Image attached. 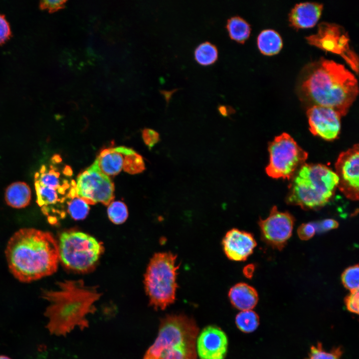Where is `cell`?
Returning <instances> with one entry per match:
<instances>
[{"label": "cell", "mask_w": 359, "mask_h": 359, "mask_svg": "<svg viewBox=\"0 0 359 359\" xmlns=\"http://www.w3.org/2000/svg\"><path fill=\"white\" fill-rule=\"evenodd\" d=\"M298 89L300 99L310 107H329L341 116L347 114L359 93L354 74L344 65L324 58L304 69Z\"/></svg>", "instance_id": "1"}, {"label": "cell", "mask_w": 359, "mask_h": 359, "mask_svg": "<svg viewBox=\"0 0 359 359\" xmlns=\"http://www.w3.org/2000/svg\"><path fill=\"white\" fill-rule=\"evenodd\" d=\"M199 328L185 315H169L161 320L158 337L143 359H196Z\"/></svg>", "instance_id": "5"}, {"label": "cell", "mask_w": 359, "mask_h": 359, "mask_svg": "<svg viewBox=\"0 0 359 359\" xmlns=\"http://www.w3.org/2000/svg\"><path fill=\"white\" fill-rule=\"evenodd\" d=\"M257 45L260 52L266 55L278 53L283 46L280 35L272 29H264L257 37Z\"/></svg>", "instance_id": "21"}, {"label": "cell", "mask_w": 359, "mask_h": 359, "mask_svg": "<svg viewBox=\"0 0 359 359\" xmlns=\"http://www.w3.org/2000/svg\"><path fill=\"white\" fill-rule=\"evenodd\" d=\"M253 269L254 267L252 265L247 266L246 268V270H244L245 275H247V277H248L249 276H251L252 275Z\"/></svg>", "instance_id": "38"}, {"label": "cell", "mask_w": 359, "mask_h": 359, "mask_svg": "<svg viewBox=\"0 0 359 359\" xmlns=\"http://www.w3.org/2000/svg\"><path fill=\"white\" fill-rule=\"evenodd\" d=\"M142 135L145 144L150 150L160 141L159 133L151 129H144Z\"/></svg>", "instance_id": "31"}, {"label": "cell", "mask_w": 359, "mask_h": 359, "mask_svg": "<svg viewBox=\"0 0 359 359\" xmlns=\"http://www.w3.org/2000/svg\"><path fill=\"white\" fill-rule=\"evenodd\" d=\"M323 5L315 2H303L296 4L289 14L291 25L297 28L314 26L319 20Z\"/></svg>", "instance_id": "16"}, {"label": "cell", "mask_w": 359, "mask_h": 359, "mask_svg": "<svg viewBox=\"0 0 359 359\" xmlns=\"http://www.w3.org/2000/svg\"><path fill=\"white\" fill-rule=\"evenodd\" d=\"M177 256L171 252L156 253L149 263L144 285L150 304L164 310L174 303L178 285Z\"/></svg>", "instance_id": "6"}, {"label": "cell", "mask_w": 359, "mask_h": 359, "mask_svg": "<svg viewBox=\"0 0 359 359\" xmlns=\"http://www.w3.org/2000/svg\"><path fill=\"white\" fill-rule=\"evenodd\" d=\"M290 180L286 202L305 210L324 206L334 195L338 184L335 172L320 164H304Z\"/></svg>", "instance_id": "4"}, {"label": "cell", "mask_w": 359, "mask_h": 359, "mask_svg": "<svg viewBox=\"0 0 359 359\" xmlns=\"http://www.w3.org/2000/svg\"><path fill=\"white\" fill-rule=\"evenodd\" d=\"M343 350L341 347L333 348L331 351H325L321 343L310 348L308 357L306 359H341Z\"/></svg>", "instance_id": "26"}, {"label": "cell", "mask_w": 359, "mask_h": 359, "mask_svg": "<svg viewBox=\"0 0 359 359\" xmlns=\"http://www.w3.org/2000/svg\"><path fill=\"white\" fill-rule=\"evenodd\" d=\"M217 109L220 115L224 117H229L235 112V110L233 108L228 106L220 105Z\"/></svg>", "instance_id": "37"}, {"label": "cell", "mask_w": 359, "mask_h": 359, "mask_svg": "<svg viewBox=\"0 0 359 359\" xmlns=\"http://www.w3.org/2000/svg\"><path fill=\"white\" fill-rule=\"evenodd\" d=\"M222 244L228 258L240 261L245 260L252 253L257 243L251 233L233 228L226 233Z\"/></svg>", "instance_id": "15"}, {"label": "cell", "mask_w": 359, "mask_h": 359, "mask_svg": "<svg viewBox=\"0 0 359 359\" xmlns=\"http://www.w3.org/2000/svg\"><path fill=\"white\" fill-rule=\"evenodd\" d=\"M194 57L198 63L203 65H209L217 60L218 50L213 44L209 41H205L196 47Z\"/></svg>", "instance_id": "23"}, {"label": "cell", "mask_w": 359, "mask_h": 359, "mask_svg": "<svg viewBox=\"0 0 359 359\" xmlns=\"http://www.w3.org/2000/svg\"><path fill=\"white\" fill-rule=\"evenodd\" d=\"M313 224L316 231L318 232L327 231L335 229L339 226V223L333 219H326Z\"/></svg>", "instance_id": "36"}, {"label": "cell", "mask_w": 359, "mask_h": 359, "mask_svg": "<svg viewBox=\"0 0 359 359\" xmlns=\"http://www.w3.org/2000/svg\"><path fill=\"white\" fill-rule=\"evenodd\" d=\"M42 296L49 303L44 312L46 328L51 335L65 336L75 328L83 330L89 327L87 316L95 313L94 303L101 294L82 281H66L57 290L45 291Z\"/></svg>", "instance_id": "3"}, {"label": "cell", "mask_w": 359, "mask_h": 359, "mask_svg": "<svg viewBox=\"0 0 359 359\" xmlns=\"http://www.w3.org/2000/svg\"><path fill=\"white\" fill-rule=\"evenodd\" d=\"M4 195L7 204L15 208L25 207L30 203L31 197L29 186L22 181L10 184L6 188Z\"/></svg>", "instance_id": "19"}, {"label": "cell", "mask_w": 359, "mask_h": 359, "mask_svg": "<svg viewBox=\"0 0 359 359\" xmlns=\"http://www.w3.org/2000/svg\"><path fill=\"white\" fill-rule=\"evenodd\" d=\"M35 189L37 194V202L41 207L44 214L49 219L52 211V205L58 202H62L64 199L59 197L58 193H63V190L55 189L42 186L35 182Z\"/></svg>", "instance_id": "20"}, {"label": "cell", "mask_w": 359, "mask_h": 359, "mask_svg": "<svg viewBox=\"0 0 359 359\" xmlns=\"http://www.w3.org/2000/svg\"><path fill=\"white\" fill-rule=\"evenodd\" d=\"M9 269L23 282L53 274L59 261L58 243L48 232L21 228L9 239L5 251Z\"/></svg>", "instance_id": "2"}, {"label": "cell", "mask_w": 359, "mask_h": 359, "mask_svg": "<svg viewBox=\"0 0 359 359\" xmlns=\"http://www.w3.org/2000/svg\"><path fill=\"white\" fill-rule=\"evenodd\" d=\"M65 0H46L40 1L39 7L41 9L47 10L49 12H53L62 8L64 6Z\"/></svg>", "instance_id": "35"}, {"label": "cell", "mask_w": 359, "mask_h": 359, "mask_svg": "<svg viewBox=\"0 0 359 359\" xmlns=\"http://www.w3.org/2000/svg\"><path fill=\"white\" fill-rule=\"evenodd\" d=\"M359 290L351 291L345 299L347 310L353 313L359 314Z\"/></svg>", "instance_id": "32"}, {"label": "cell", "mask_w": 359, "mask_h": 359, "mask_svg": "<svg viewBox=\"0 0 359 359\" xmlns=\"http://www.w3.org/2000/svg\"><path fill=\"white\" fill-rule=\"evenodd\" d=\"M269 162L265 169L268 176L290 180L305 163L308 153L288 133L276 137L268 145Z\"/></svg>", "instance_id": "8"}, {"label": "cell", "mask_w": 359, "mask_h": 359, "mask_svg": "<svg viewBox=\"0 0 359 359\" xmlns=\"http://www.w3.org/2000/svg\"><path fill=\"white\" fill-rule=\"evenodd\" d=\"M57 243L59 260L62 264L80 272L91 270L103 252L102 244L95 238L76 230L61 233Z\"/></svg>", "instance_id": "7"}, {"label": "cell", "mask_w": 359, "mask_h": 359, "mask_svg": "<svg viewBox=\"0 0 359 359\" xmlns=\"http://www.w3.org/2000/svg\"><path fill=\"white\" fill-rule=\"evenodd\" d=\"M135 152L125 147H118L103 150L95 162L102 173L105 175L115 176L123 169L125 157Z\"/></svg>", "instance_id": "17"}, {"label": "cell", "mask_w": 359, "mask_h": 359, "mask_svg": "<svg viewBox=\"0 0 359 359\" xmlns=\"http://www.w3.org/2000/svg\"><path fill=\"white\" fill-rule=\"evenodd\" d=\"M310 132L327 141L338 137L341 130V116L329 107L314 105L307 111Z\"/></svg>", "instance_id": "13"}, {"label": "cell", "mask_w": 359, "mask_h": 359, "mask_svg": "<svg viewBox=\"0 0 359 359\" xmlns=\"http://www.w3.org/2000/svg\"><path fill=\"white\" fill-rule=\"evenodd\" d=\"M306 38L309 43L342 56L353 70L358 72V56L350 48L349 35L342 26L322 22L318 25L317 33Z\"/></svg>", "instance_id": "9"}, {"label": "cell", "mask_w": 359, "mask_h": 359, "mask_svg": "<svg viewBox=\"0 0 359 359\" xmlns=\"http://www.w3.org/2000/svg\"><path fill=\"white\" fill-rule=\"evenodd\" d=\"M227 347L226 335L215 326L205 327L196 339V352L200 359H224Z\"/></svg>", "instance_id": "14"}, {"label": "cell", "mask_w": 359, "mask_h": 359, "mask_svg": "<svg viewBox=\"0 0 359 359\" xmlns=\"http://www.w3.org/2000/svg\"><path fill=\"white\" fill-rule=\"evenodd\" d=\"M76 191L77 195L88 204L100 202L108 205L114 198L113 182L95 162L78 177Z\"/></svg>", "instance_id": "10"}, {"label": "cell", "mask_w": 359, "mask_h": 359, "mask_svg": "<svg viewBox=\"0 0 359 359\" xmlns=\"http://www.w3.org/2000/svg\"><path fill=\"white\" fill-rule=\"evenodd\" d=\"M237 328L242 332L249 333L256 330L259 325V318L256 313L252 311H243L235 318Z\"/></svg>", "instance_id": "24"}, {"label": "cell", "mask_w": 359, "mask_h": 359, "mask_svg": "<svg viewBox=\"0 0 359 359\" xmlns=\"http://www.w3.org/2000/svg\"><path fill=\"white\" fill-rule=\"evenodd\" d=\"M341 279L344 287L350 291L359 290V267L358 264L347 268L343 272Z\"/></svg>", "instance_id": "30"}, {"label": "cell", "mask_w": 359, "mask_h": 359, "mask_svg": "<svg viewBox=\"0 0 359 359\" xmlns=\"http://www.w3.org/2000/svg\"><path fill=\"white\" fill-rule=\"evenodd\" d=\"M226 28L230 37L241 43L248 38L251 32L250 24L239 16H233L228 19Z\"/></svg>", "instance_id": "22"}, {"label": "cell", "mask_w": 359, "mask_h": 359, "mask_svg": "<svg viewBox=\"0 0 359 359\" xmlns=\"http://www.w3.org/2000/svg\"><path fill=\"white\" fill-rule=\"evenodd\" d=\"M228 297L232 305L241 311L251 310L258 301L256 290L245 283H239L232 286L229 291Z\"/></svg>", "instance_id": "18"}, {"label": "cell", "mask_w": 359, "mask_h": 359, "mask_svg": "<svg viewBox=\"0 0 359 359\" xmlns=\"http://www.w3.org/2000/svg\"><path fill=\"white\" fill-rule=\"evenodd\" d=\"M294 220L290 213L273 206L267 218L259 220L262 239L271 247L281 250L292 235Z\"/></svg>", "instance_id": "12"}, {"label": "cell", "mask_w": 359, "mask_h": 359, "mask_svg": "<svg viewBox=\"0 0 359 359\" xmlns=\"http://www.w3.org/2000/svg\"><path fill=\"white\" fill-rule=\"evenodd\" d=\"M9 24L5 16L0 13V45L4 43L11 36Z\"/></svg>", "instance_id": "34"}, {"label": "cell", "mask_w": 359, "mask_h": 359, "mask_svg": "<svg viewBox=\"0 0 359 359\" xmlns=\"http://www.w3.org/2000/svg\"><path fill=\"white\" fill-rule=\"evenodd\" d=\"M67 210L73 219L81 220L87 216L89 207L83 199L76 195L68 202Z\"/></svg>", "instance_id": "25"}, {"label": "cell", "mask_w": 359, "mask_h": 359, "mask_svg": "<svg viewBox=\"0 0 359 359\" xmlns=\"http://www.w3.org/2000/svg\"><path fill=\"white\" fill-rule=\"evenodd\" d=\"M359 144L342 152L335 163L338 188L349 199L358 200L359 195Z\"/></svg>", "instance_id": "11"}, {"label": "cell", "mask_w": 359, "mask_h": 359, "mask_svg": "<svg viewBox=\"0 0 359 359\" xmlns=\"http://www.w3.org/2000/svg\"><path fill=\"white\" fill-rule=\"evenodd\" d=\"M107 213L110 220L116 224L124 222L128 216L127 206L120 201L111 202L108 205Z\"/></svg>", "instance_id": "27"}, {"label": "cell", "mask_w": 359, "mask_h": 359, "mask_svg": "<svg viewBox=\"0 0 359 359\" xmlns=\"http://www.w3.org/2000/svg\"><path fill=\"white\" fill-rule=\"evenodd\" d=\"M315 232V227L312 223H303L297 230L299 237L303 240L310 239L314 235Z\"/></svg>", "instance_id": "33"}, {"label": "cell", "mask_w": 359, "mask_h": 359, "mask_svg": "<svg viewBox=\"0 0 359 359\" xmlns=\"http://www.w3.org/2000/svg\"><path fill=\"white\" fill-rule=\"evenodd\" d=\"M42 169L43 171H41L40 175H38L39 177L36 176L37 180L36 182L44 186L64 191L65 187H63L60 186L59 173L54 170H50L46 173L45 172L44 167L42 168Z\"/></svg>", "instance_id": "29"}, {"label": "cell", "mask_w": 359, "mask_h": 359, "mask_svg": "<svg viewBox=\"0 0 359 359\" xmlns=\"http://www.w3.org/2000/svg\"><path fill=\"white\" fill-rule=\"evenodd\" d=\"M0 359H11L5 356H0Z\"/></svg>", "instance_id": "39"}, {"label": "cell", "mask_w": 359, "mask_h": 359, "mask_svg": "<svg viewBox=\"0 0 359 359\" xmlns=\"http://www.w3.org/2000/svg\"><path fill=\"white\" fill-rule=\"evenodd\" d=\"M123 169L130 174H137L145 170V166L142 157L136 152L125 157Z\"/></svg>", "instance_id": "28"}]
</instances>
